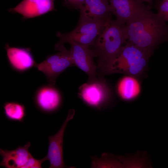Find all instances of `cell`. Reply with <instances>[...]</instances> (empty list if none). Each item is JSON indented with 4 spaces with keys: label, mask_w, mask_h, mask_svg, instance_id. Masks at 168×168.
<instances>
[{
    "label": "cell",
    "mask_w": 168,
    "mask_h": 168,
    "mask_svg": "<svg viewBox=\"0 0 168 168\" xmlns=\"http://www.w3.org/2000/svg\"><path fill=\"white\" fill-rule=\"evenodd\" d=\"M108 1L111 13L115 16L116 20L122 24H126L151 7L139 0Z\"/></svg>",
    "instance_id": "obj_7"
},
{
    "label": "cell",
    "mask_w": 168,
    "mask_h": 168,
    "mask_svg": "<svg viewBox=\"0 0 168 168\" xmlns=\"http://www.w3.org/2000/svg\"><path fill=\"white\" fill-rule=\"evenodd\" d=\"M30 145L28 142L24 146H19L14 150L0 149V154L2 157L0 166L7 168H22L31 155L29 151Z\"/></svg>",
    "instance_id": "obj_12"
},
{
    "label": "cell",
    "mask_w": 168,
    "mask_h": 168,
    "mask_svg": "<svg viewBox=\"0 0 168 168\" xmlns=\"http://www.w3.org/2000/svg\"><path fill=\"white\" fill-rule=\"evenodd\" d=\"M4 113L9 120L22 122L26 115L24 105L15 102H7L3 105Z\"/></svg>",
    "instance_id": "obj_16"
},
{
    "label": "cell",
    "mask_w": 168,
    "mask_h": 168,
    "mask_svg": "<svg viewBox=\"0 0 168 168\" xmlns=\"http://www.w3.org/2000/svg\"><path fill=\"white\" fill-rule=\"evenodd\" d=\"M75 111L70 110L67 118L59 130L55 135L48 137L49 146L47 155L49 162V168H61L66 167L63 158V142L64 131L68 122L72 119Z\"/></svg>",
    "instance_id": "obj_8"
},
{
    "label": "cell",
    "mask_w": 168,
    "mask_h": 168,
    "mask_svg": "<svg viewBox=\"0 0 168 168\" xmlns=\"http://www.w3.org/2000/svg\"><path fill=\"white\" fill-rule=\"evenodd\" d=\"M85 1V0H76L73 7L80 9L83 5Z\"/></svg>",
    "instance_id": "obj_19"
},
{
    "label": "cell",
    "mask_w": 168,
    "mask_h": 168,
    "mask_svg": "<svg viewBox=\"0 0 168 168\" xmlns=\"http://www.w3.org/2000/svg\"><path fill=\"white\" fill-rule=\"evenodd\" d=\"M58 52L48 56L45 60L35 67L46 76L49 86H54L58 76L67 68L75 65L72 57L69 50L63 45L55 46Z\"/></svg>",
    "instance_id": "obj_5"
},
{
    "label": "cell",
    "mask_w": 168,
    "mask_h": 168,
    "mask_svg": "<svg viewBox=\"0 0 168 168\" xmlns=\"http://www.w3.org/2000/svg\"><path fill=\"white\" fill-rule=\"evenodd\" d=\"M166 0V1H168V0Z\"/></svg>",
    "instance_id": "obj_23"
},
{
    "label": "cell",
    "mask_w": 168,
    "mask_h": 168,
    "mask_svg": "<svg viewBox=\"0 0 168 168\" xmlns=\"http://www.w3.org/2000/svg\"><path fill=\"white\" fill-rule=\"evenodd\" d=\"M151 7L126 24L128 41L152 54L158 46L168 41V24Z\"/></svg>",
    "instance_id": "obj_1"
},
{
    "label": "cell",
    "mask_w": 168,
    "mask_h": 168,
    "mask_svg": "<svg viewBox=\"0 0 168 168\" xmlns=\"http://www.w3.org/2000/svg\"><path fill=\"white\" fill-rule=\"evenodd\" d=\"M67 42L71 45L69 51L75 65L88 75L87 83H92L98 81L99 79L96 77V75L99 74L97 66L94 61V58L96 55L92 50L72 40H69Z\"/></svg>",
    "instance_id": "obj_6"
},
{
    "label": "cell",
    "mask_w": 168,
    "mask_h": 168,
    "mask_svg": "<svg viewBox=\"0 0 168 168\" xmlns=\"http://www.w3.org/2000/svg\"><path fill=\"white\" fill-rule=\"evenodd\" d=\"M140 1L143 2H147L148 3H150L152 2V0H139Z\"/></svg>",
    "instance_id": "obj_21"
},
{
    "label": "cell",
    "mask_w": 168,
    "mask_h": 168,
    "mask_svg": "<svg viewBox=\"0 0 168 168\" xmlns=\"http://www.w3.org/2000/svg\"><path fill=\"white\" fill-rule=\"evenodd\" d=\"M76 1V0H67L66 1L68 4L73 6Z\"/></svg>",
    "instance_id": "obj_20"
},
{
    "label": "cell",
    "mask_w": 168,
    "mask_h": 168,
    "mask_svg": "<svg viewBox=\"0 0 168 168\" xmlns=\"http://www.w3.org/2000/svg\"><path fill=\"white\" fill-rule=\"evenodd\" d=\"M5 48L8 61L14 69L23 72L35 66L36 63L29 49L11 47L8 45Z\"/></svg>",
    "instance_id": "obj_11"
},
{
    "label": "cell",
    "mask_w": 168,
    "mask_h": 168,
    "mask_svg": "<svg viewBox=\"0 0 168 168\" xmlns=\"http://www.w3.org/2000/svg\"><path fill=\"white\" fill-rule=\"evenodd\" d=\"M126 24H122L111 18L96 39L91 49L97 57V71L106 74L123 44L127 41Z\"/></svg>",
    "instance_id": "obj_2"
},
{
    "label": "cell",
    "mask_w": 168,
    "mask_h": 168,
    "mask_svg": "<svg viewBox=\"0 0 168 168\" xmlns=\"http://www.w3.org/2000/svg\"><path fill=\"white\" fill-rule=\"evenodd\" d=\"M79 9L80 18L77 27L69 32L57 33L56 35L60 40L55 46L63 45L68 40H72L88 47L92 46L98 35L111 18V15L106 18L93 19L86 15L82 7Z\"/></svg>",
    "instance_id": "obj_4"
},
{
    "label": "cell",
    "mask_w": 168,
    "mask_h": 168,
    "mask_svg": "<svg viewBox=\"0 0 168 168\" xmlns=\"http://www.w3.org/2000/svg\"><path fill=\"white\" fill-rule=\"evenodd\" d=\"M108 90L104 79L92 83L83 84L79 88L78 95L86 104L100 109L106 101Z\"/></svg>",
    "instance_id": "obj_9"
},
{
    "label": "cell",
    "mask_w": 168,
    "mask_h": 168,
    "mask_svg": "<svg viewBox=\"0 0 168 168\" xmlns=\"http://www.w3.org/2000/svg\"><path fill=\"white\" fill-rule=\"evenodd\" d=\"M54 0H23L9 11L30 18L46 14L54 9Z\"/></svg>",
    "instance_id": "obj_10"
},
{
    "label": "cell",
    "mask_w": 168,
    "mask_h": 168,
    "mask_svg": "<svg viewBox=\"0 0 168 168\" xmlns=\"http://www.w3.org/2000/svg\"><path fill=\"white\" fill-rule=\"evenodd\" d=\"M65 0V1H67V0Z\"/></svg>",
    "instance_id": "obj_22"
},
{
    "label": "cell",
    "mask_w": 168,
    "mask_h": 168,
    "mask_svg": "<svg viewBox=\"0 0 168 168\" xmlns=\"http://www.w3.org/2000/svg\"><path fill=\"white\" fill-rule=\"evenodd\" d=\"M152 54L127 41L110 66L107 74L120 73L137 78L146 70L148 60Z\"/></svg>",
    "instance_id": "obj_3"
},
{
    "label": "cell",
    "mask_w": 168,
    "mask_h": 168,
    "mask_svg": "<svg viewBox=\"0 0 168 168\" xmlns=\"http://www.w3.org/2000/svg\"><path fill=\"white\" fill-rule=\"evenodd\" d=\"M137 78L131 76H126L119 82L118 91L120 97L126 101L132 100L139 94L140 86Z\"/></svg>",
    "instance_id": "obj_15"
},
{
    "label": "cell",
    "mask_w": 168,
    "mask_h": 168,
    "mask_svg": "<svg viewBox=\"0 0 168 168\" xmlns=\"http://www.w3.org/2000/svg\"><path fill=\"white\" fill-rule=\"evenodd\" d=\"M46 160H47V159L46 156L42 159L38 160L35 158L31 155L22 168H42V163Z\"/></svg>",
    "instance_id": "obj_18"
},
{
    "label": "cell",
    "mask_w": 168,
    "mask_h": 168,
    "mask_svg": "<svg viewBox=\"0 0 168 168\" xmlns=\"http://www.w3.org/2000/svg\"><path fill=\"white\" fill-rule=\"evenodd\" d=\"M82 7L88 16L95 19L106 18L112 14L108 0H85Z\"/></svg>",
    "instance_id": "obj_14"
},
{
    "label": "cell",
    "mask_w": 168,
    "mask_h": 168,
    "mask_svg": "<svg viewBox=\"0 0 168 168\" xmlns=\"http://www.w3.org/2000/svg\"><path fill=\"white\" fill-rule=\"evenodd\" d=\"M35 102L41 110L46 112H51L59 106L61 97L56 89L53 86H49L39 90L35 96Z\"/></svg>",
    "instance_id": "obj_13"
},
{
    "label": "cell",
    "mask_w": 168,
    "mask_h": 168,
    "mask_svg": "<svg viewBox=\"0 0 168 168\" xmlns=\"http://www.w3.org/2000/svg\"><path fill=\"white\" fill-rule=\"evenodd\" d=\"M158 13L166 21L168 22V1L160 0L155 6Z\"/></svg>",
    "instance_id": "obj_17"
}]
</instances>
